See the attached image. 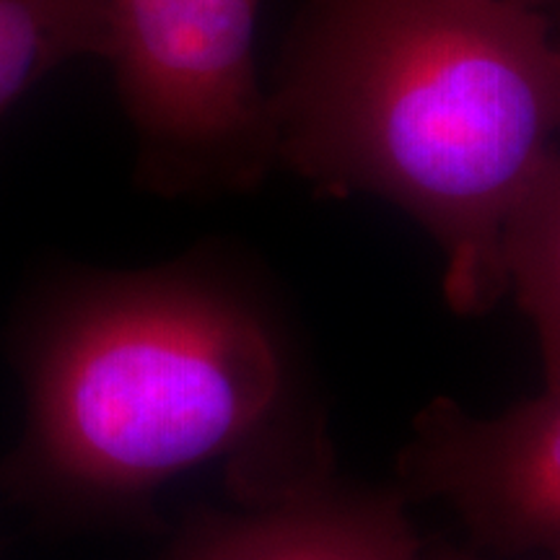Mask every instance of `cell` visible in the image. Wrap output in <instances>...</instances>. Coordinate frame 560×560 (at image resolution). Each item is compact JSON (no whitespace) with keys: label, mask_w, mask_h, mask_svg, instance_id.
<instances>
[{"label":"cell","mask_w":560,"mask_h":560,"mask_svg":"<svg viewBox=\"0 0 560 560\" xmlns=\"http://www.w3.org/2000/svg\"><path fill=\"white\" fill-rule=\"evenodd\" d=\"M278 164L376 195L444 255V296L506 293L503 231L560 136V39L503 0H310L270 91Z\"/></svg>","instance_id":"obj_1"},{"label":"cell","mask_w":560,"mask_h":560,"mask_svg":"<svg viewBox=\"0 0 560 560\" xmlns=\"http://www.w3.org/2000/svg\"><path fill=\"white\" fill-rule=\"evenodd\" d=\"M26 429L11 482L81 516H145L221 462L242 506L332 475V452L262 304L198 262L62 291L24 348Z\"/></svg>","instance_id":"obj_2"},{"label":"cell","mask_w":560,"mask_h":560,"mask_svg":"<svg viewBox=\"0 0 560 560\" xmlns=\"http://www.w3.org/2000/svg\"><path fill=\"white\" fill-rule=\"evenodd\" d=\"M260 0H107V58L164 192L255 187L278 164L257 79Z\"/></svg>","instance_id":"obj_3"},{"label":"cell","mask_w":560,"mask_h":560,"mask_svg":"<svg viewBox=\"0 0 560 560\" xmlns=\"http://www.w3.org/2000/svg\"><path fill=\"white\" fill-rule=\"evenodd\" d=\"M397 472L405 495L444 501L482 548L560 560V384L499 416L436 397Z\"/></svg>","instance_id":"obj_4"},{"label":"cell","mask_w":560,"mask_h":560,"mask_svg":"<svg viewBox=\"0 0 560 560\" xmlns=\"http://www.w3.org/2000/svg\"><path fill=\"white\" fill-rule=\"evenodd\" d=\"M400 488L325 475L236 511L200 509L164 560H420L423 545Z\"/></svg>","instance_id":"obj_5"},{"label":"cell","mask_w":560,"mask_h":560,"mask_svg":"<svg viewBox=\"0 0 560 560\" xmlns=\"http://www.w3.org/2000/svg\"><path fill=\"white\" fill-rule=\"evenodd\" d=\"M503 272L537 330L545 384H560V149L545 159L511 213Z\"/></svg>","instance_id":"obj_6"},{"label":"cell","mask_w":560,"mask_h":560,"mask_svg":"<svg viewBox=\"0 0 560 560\" xmlns=\"http://www.w3.org/2000/svg\"><path fill=\"white\" fill-rule=\"evenodd\" d=\"M81 55L107 58V0H0V115Z\"/></svg>","instance_id":"obj_7"},{"label":"cell","mask_w":560,"mask_h":560,"mask_svg":"<svg viewBox=\"0 0 560 560\" xmlns=\"http://www.w3.org/2000/svg\"><path fill=\"white\" fill-rule=\"evenodd\" d=\"M420 560H480V558L470 556V552L454 550V548H436V550H431L429 556H420Z\"/></svg>","instance_id":"obj_8"},{"label":"cell","mask_w":560,"mask_h":560,"mask_svg":"<svg viewBox=\"0 0 560 560\" xmlns=\"http://www.w3.org/2000/svg\"><path fill=\"white\" fill-rule=\"evenodd\" d=\"M503 3H514V5H524V9L540 11V5L548 3V0H503Z\"/></svg>","instance_id":"obj_9"},{"label":"cell","mask_w":560,"mask_h":560,"mask_svg":"<svg viewBox=\"0 0 560 560\" xmlns=\"http://www.w3.org/2000/svg\"><path fill=\"white\" fill-rule=\"evenodd\" d=\"M556 34H558V39H560V32H556Z\"/></svg>","instance_id":"obj_10"}]
</instances>
